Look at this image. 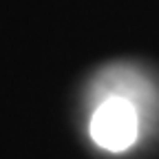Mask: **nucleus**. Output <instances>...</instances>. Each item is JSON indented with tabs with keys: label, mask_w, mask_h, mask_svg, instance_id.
I'll return each mask as SVG.
<instances>
[{
	"label": "nucleus",
	"mask_w": 159,
	"mask_h": 159,
	"mask_svg": "<svg viewBox=\"0 0 159 159\" xmlns=\"http://www.w3.org/2000/svg\"><path fill=\"white\" fill-rule=\"evenodd\" d=\"M89 130L99 148L108 152H124L139 139L142 113L130 99L111 95L97 102Z\"/></svg>",
	"instance_id": "1"
},
{
	"label": "nucleus",
	"mask_w": 159,
	"mask_h": 159,
	"mask_svg": "<svg viewBox=\"0 0 159 159\" xmlns=\"http://www.w3.org/2000/svg\"><path fill=\"white\" fill-rule=\"evenodd\" d=\"M97 93H99V102L111 95L126 97L139 108V113H142L144 104L150 102L148 82L139 73H135L133 69H126V66H115L113 71L104 73L102 80H97Z\"/></svg>",
	"instance_id": "2"
}]
</instances>
